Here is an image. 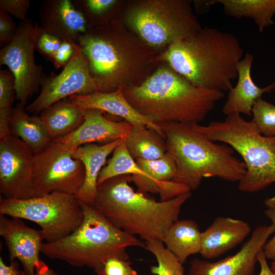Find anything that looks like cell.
<instances>
[{"label": "cell", "instance_id": "cell-13", "mask_svg": "<svg viewBox=\"0 0 275 275\" xmlns=\"http://www.w3.org/2000/svg\"><path fill=\"white\" fill-rule=\"evenodd\" d=\"M34 154L11 134L0 140V193L8 199L32 198Z\"/></svg>", "mask_w": 275, "mask_h": 275}, {"label": "cell", "instance_id": "cell-34", "mask_svg": "<svg viewBox=\"0 0 275 275\" xmlns=\"http://www.w3.org/2000/svg\"><path fill=\"white\" fill-rule=\"evenodd\" d=\"M18 26L10 15L0 10V44L4 47L10 43L17 33Z\"/></svg>", "mask_w": 275, "mask_h": 275}, {"label": "cell", "instance_id": "cell-1", "mask_svg": "<svg viewBox=\"0 0 275 275\" xmlns=\"http://www.w3.org/2000/svg\"><path fill=\"white\" fill-rule=\"evenodd\" d=\"M76 43L88 62L90 74L102 92L136 86L159 64L160 51L129 29L121 15L103 24L89 26Z\"/></svg>", "mask_w": 275, "mask_h": 275}, {"label": "cell", "instance_id": "cell-9", "mask_svg": "<svg viewBox=\"0 0 275 275\" xmlns=\"http://www.w3.org/2000/svg\"><path fill=\"white\" fill-rule=\"evenodd\" d=\"M0 214L37 224L47 242L70 235L84 219L82 209L75 196L58 192L25 200L8 199L0 195Z\"/></svg>", "mask_w": 275, "mask_h": 275}, {"label": "cell", "instance_id": "cell-37", "mask_svg": "<svg viewBox=\"0 0 275 275\" xmlns=\"http://www.w3.org/2000/svg\"><path fill=\"white\" fill-rule=\"evenodd\" d=\"M0 275H25V273L19 268V264L17 261L11 260L10 265H7L1 256Z\"/></svg>", "mask_w": 275, "mask_h": 275}, {"label": "cell", "instance_id": "cell-40", "mask_svg": "<svg viewBox=\"0 0 275 275\" xmlns=\"http://www.w3.org/2000/svg\"><path fill=\"white\" fill-rule=\"evenodd\" d=\"M264 203L267 208L275 210V194L272 197L266 199Z\"/></svg>", "mask_w": 275, "mask_h": 275}, {"label": "cell", "instance_id": "cell-23", "mask_svg": "<svg viewBox=\"0 0 275 275\" xmlns=\"http://www.w3.org/2000/svg\"><path fill=\"white\" fill-rule=\"evenodd\" d=\"M11 134L22 141L34 154L45 149L52 141L40 116H30L18 103L9 119Z\"/></svg>", "mask_w": 275, "mask_h": 275}, {"label": "cell", "instance_id": "cell-12", "mask_svg": "<svg viewBox=\"0 0 275 275\" xmlns=\"http://www.w3.org/2000/svg\"><path fill=\"white\" fill-rule=\"evenodd\" d=\"M97 91V84L89 71L88 60L77 44L70 61L59 74L51 73L43 76L39 96L25 110L36 115L61 100Z\"/></svg>", "mask_w": 275, "mask_h": 275}, {"label": "cell", "instance_id": "cell-10", "mask_svg": "<svg viewBox=\"0 0 275 275\" xmlns=\"http://www.w3.org/2000/svg\"><path fill=\"white\" fill-rule=\"evenodd\" d=\"M85 177L82 162L71 155L69 148L51 142L34 154L32 198L53 192L74 195Z\"/></svg>", "mask_w": 275, "mask_h": 275}, {"label": "cell", "instance_id": "cell-18", "mask_svg": "<svg viewBox=\"0 0 275 275\" xmlns=\"http://www.w3.org/2000/svg\"><path fill=\"white\" fill-rule=\"evenodd\" d=\"M84 109H98L120 117L133 125H142L152 129L164 138L159 126L138 112L128 101L124 87L111 92L96 91L86 95H76L69 97Z\"/></svg>", "mask_w": 275, "mask_h": 275}, {"label": "cell", "instance_id": "cell-2", "mask_svg": "<svg viewBox=\"0 0 275 275\" xmlns=\"http://www.w3.org/2000/svg\"><path fill=\"white\" fill-rule=\"evenodd\" d=\"M243 50L233 34L208 26L172 43L157 56L193 85L229 91L238 77L237 65Z\"/></svg>", "mask_w": 275, "mask_h": 275}, {"label": "cell", "instance_id": "cell-30", "mask_svg": "<svg viewBox=\"0 0 275 275\" xmlns=\"http://www.w3.org/2000/svg\"><path fill=\"white\" fill-rule=\"evenodd\" d=\"M35 49L47 60L51 61L63 40L44 29L37 23L35 24Z\"/></svg>", "mask_w": 275, "mask_h": 275}, {"label": "cell", "instance_id": "cell-35", "mask_svg": "<svg viewBox=\"0 0 275 275\" xmlns=\"http://www.w3.org/2000/svg\"><path fill=\"white\" fill-rule=\"evenodd\" d=\"M77 43L64 40L54 55L51 62L54 67L63 68L70 61L74 52Z\"/></svg>", "mask_w": 275, "mask_h": 275}, {"label": "cell", "instance_id": "cell-33", "mask_svg": "<svg viewBox=\"0 0 275 275\" xmlns=\"http://www.w3.org/2000/svg\"><path fill=\"white\" fill-rule=\"evenodd\" d=\"M30 5L29 0H1L0 10L23 21L27 18Z\"/></svg>", "mask_w": 275, "mask_h": 275}, {"label": "cell", "instance_id": "cell-31", "mask_svg": "<svg viewBox=\"0 0 275 275\" xmlns=\"http://www.w3.org/2000/svg\"><path fill=\"white\" fill-rule=\"evenodd\" d=\"M16 96V81L9 69L0 71V110L10 111Z\"/></svg>", "mask_w": 275, "mask_h": 275}, {"label": "cell", "instance_id": "cell-11", "mask_svg": "<svg viewBox=\"0 0 275 275\" xmlns=\"http://www.w3.org/2000/svg\"><path fill=\"white\" fill-rule=\"evenodd\" d=\"M35 30L32 19L20 21L12 41L0 51V64L7 66L16 81V99L25 106L41 88L45 75L43 67L35 62Z\"/></svg>", "mask_w": 275, "mask_h": 275}, {"label": "cell", "instance_id": "cell-28", "mask_svg": "<svg viewBox=\"0 0 275 275\" xmlns=\"http://www.w3.org/2000/svg\"><path fill=\"white\" fill-rule=\"evenodd\" d=\"M146 249L156 258L157 266H152L151 273L155 275H184L182 263L165 246L162 240L145 241Z\"/></svg>", "mask_w": 275, "mask_h": 275}, {"label": "cell", "instance_id": "cell-4", "mask_svg": "<svg viewBox=\"0 0 275 275\" xmlns=\"http://www.w3.org/2000/svg\"><path fill=\"white\" fill-rule=\"evenodd\" d=\"M131 175L111 178L97 186L93 206L109 223L143 240H162L170 227L178 220L182 206L190 191L170 200L157 202L129 185Z\"/></svg>", "mask_w": 275, "mask_h": 275}, {"label": "cell", "instance_id": "cell-27", "mask_svg": "<svg viewBox=\"0 0 275 275\" xmlns=\"http://www.w3.org/2000/svg\"><path fill=\"white\" fill-rule=\"evenodd\" d=\"M89 26L108 22L121 15L126 2L118 0H71Z\"/></svg>", "mask_w": 275, "mask_h": 275}, {"label": "cell", "instance_id": "cell-20", "mask_svg": "<svg viewBox=\"0 0 275 275\" xmlns=\"http://www.w3.org/2000/svg\"><path fill=\"white\" fill-rule=\"evenodd\" d=\"M124 139L98 145L85 144L75 148H69L71 155L80 160L85 167V177L81 187L74 195L80 201L93 206L96 196L97 180L107 157Z\"/></svg>", "mask_w": 275, "mask_h": 275}, {"label": "cell", "instance_id": "cell-32", "mask_svg": "<svg viewBox=\"0 0 275 275\" xmlns=\"http://www.w3.org/2000/svg\"><path fill=\"white\" fill-rule=\"evenodd\" d=\"M129 260L111 258L104 263L103 268L97 275H137Z\"/></svg>", "mask_w": 275, "mask_h": 275}, {"label": "cell", "instance_id": "cell-3", "mask_svg": "<svg viewBox=\"0 0 275 275\" xmlns=\"http://www.w3.org/2000/svg\"><path fill=\"white\" fill-rule=\"evenodd\" d=\"M124 93L138 112L156 124L198 123L225 95L193 85L163 62L140 85L124 87Z\"/></svg>", "mask_w": 275, "mask_h": 275}, {"label": "cell", "instance_id": "cell-8", "mask_svg": "<svg viewBox=\"0 0 275 275\" xmlns=\"http://www.w3.org/2000/svg\"><path fill=\"white\" fill-rule=\"evenodd\" d=\"M189 0H133L121 14L126 26L160 51L202 28Z\"/></svg>", "mask_w": 275, "mask_h": 275}, {"label": "cell", "instance_id": "cell-17", "mask_svg": "<svg viewBox=\"0 0 275 275\" xmlns=\"http://www.w3.org/2000/svg\"><path fill=\"white\" fill-rule=\"evenodd\" d=\"M40 26L63 41L76 43L88 29L83 15L71 0H44L39 11Z\"/></svg>", "mask_w": 275, "mask_h": 275}, {"label": "cell", "instance_id": "cell-41", "mask_svg": "<svg viewBox=\"0 0 275 275\" xmlns=\"http://www.w3.org/2000/svg\"><path fill=\"white\" fill-rule=\"evenodd\" d=\"M270 268L272 270V271L275 273V261H272L271 263V265H270Z\"/></svg>", "mask_w": 275, "mask_h": 275}, {"label": "cell", "instance_id": "cell-5", "mask_svg": "<svg viewBox=\"0 0 275 275\" xmlns=\"http://www.w3.org/2000/svg\"><path fill=\"white\" fill-rule=\"evenodd\" d=\"M157 124L164 135L167 152L176 164L173 181L194 190L204 178L217 177L239 182L245 174V164L234 156V149L209 140L200 130L197 123Z\"/></svg>", "mask_w": 275, "mask_h": 275}, {"label": "cell", "instance_id": "cell-22", "mask_svg": "<svg viewBox=\"0 0 275 275\" xmlns=\"http://www.w3.org/2000/svg\"><path fill=\"white\" fill-rule=\"evenodd\" d=\"M85 112V109L67 98L44 109L39 116L53 141L75 131L84 121Z\"/></svg>", "mask_w": 275, "mask_h": 275}, {"label": "cell", "instance_id": "cell-14", "mask_svg": "<svg viewBox=\"0 0 275 275\" xmlns=\"http://www.w3.org/2000/svg\"><path fill=\"white\" fill-rule=\"evenodd\" d=\"M274 232L272 224L259 226L237 253L216 262L195 258L190 263L187 275H254L257 255Z\"/></svg>", "mask_w": 275, "mask_h": 275}, {"label": "cell", "instance_id": "cell-36", "mask_svg": "<svg viewBox=\"0 0 275 275\" xmlns=\"http://www.w3.org/2000/svg\"><path fill=\"white\" fill-rule=\"evenodd\" d=\"M266 216L269 218L271 224L275 226V210L267 208L264 211ZM264 254L267 259L275 261V235L268 241H267L263 248Z\"/></svg>", "mask_w": 275, "mask_h": 275}, {"label": "cell", "instance_id": "cell-19", "mask_svg": "<svg viewBox=\"0 0 275 275\" xmlns=\"http://www.w3.org/2000/svg\"><path fill=\"white\" fill-rule=\"evenodd\" d=\"M251 231L243 220L219 216L202 232L200 254L206 259L217 258L241 243Z\"/></svg>", "mask_w": 275, "mask_h": 275}, {"label": "cell", "instance_id": "cell-24", "mask_svg": "<svg viewBox=\"0 0 275 275\" xmlns=\"http://www.w3.org/2000/svg\"><path fill=\"white\" fill-rule=\"evenodd\" d=\"M201 239L202 232L197 222L186 219L175 222L162 241L183 264L189 256L200 253Z\"/></svg>", "mask_w": 275, "mask_h": 275}, {"label": "cell", "instance_id": "cell-25", "mask_svg": "<svg viewBox=\"0 0 275 275\" xmlns=\"http://www.w3.org/2000/svg\"><path fill=\"white\" fill-rule=\"evenodd\" d=\"M212 5L220 4L227 15L237 19L251 18L260 33L274 24L275 0H211Z\"/></svg>", "mask_w": 275, "mask_h": 275}, {"label": "cell", "instance_id": "cell-29", "mask_svg": "<svg viewBox=\"0 0 275 275\" xmlns=\"http://www.w3.org/2000/svg\"><path fill=\"white\" fill-rule=\"evenodd\" d=\"M252 114V121L261 134L275 135V105L260 98L254 103Z\"/></svg>", "mask_w": 275, "mask_h": 275}, {"label": "cell", "instance_id": "cell-16", "mask_svg": "<svg viewBox=\"0 0 275 275\" xmlns=\"http://www.w3.org/2000/svg\"><path fill=\"white\" fill-rule=\"evenodd\" d=\"M103 113L98 109H86L84 121L75 131L52 142L72 149L95 142L107 144L125 139L133 125L125 120L111 121Z\"/></svg>", "mask_w": 275, "mask_h": 275}, {"label": "cell", "instance_id": "cell-15", "mask_svg": "<svg viewBox=\"0 0 275 275\" xmlns=\"http://www.w3.org/2000/svg\"><path fill=\"white\" fill-rule=\"evenodd\" d=\"M0 235L8 248L10 261L18 259L25 275H36L44 240L41 230L29 227L20 218L10 219L0 214Z\"/></svg>", "mask_w": 275, "mask_h": 275}, {"label": "cell", "instance_id": "cell-21", "mask_svg": "<svg viewBox=\"0 0 275 275\" xmlns=\"http://www.w3.org/2000/svg\"><path fill=\"white\" fill-rule=\"evenodd\" d=\"M254 56L247 52L237 65L238 80L236 86L229 91L228 98L223 107V112L242 114L250 116L255 101L263 94L271 92L275 89V82L264 88L257 86L253 81L251 71Z\"/></svg>", "mask_w": 275, "mask_h": 275}, {"label": "cell", "instance_id": "cell-26", "mask_svg": "<svg viewBox=\"0 0 275 275\" xmlns=\"http://www.w3.org/2000/svg\"><path fill=\"white\" fill-rule=\"evenodd\" d=\"M164 139L152 129L142 125H133L124 142L134 160H154L162 157L167 153Z\"/></svg>", "mask_w": 275, "mask_h": 275}, {"label": "cell", "instance_id": "cell-6", "mask_svg": "<svg viewBox=\"0 0 275 275\" xmlns=\"http://www.w3.org/2000/svg\"><path fill=\"white\" fill-rule=\"evenodd\" d=\"M79 202L84 212L80 226L60 240L43 243L41 253L73 266L92 268L98 273L109 258L128 260L127 248L146 249L145 242L113 225L93 206Z\"/></svg>", "mask_w": 275, "mask_h": 275}, {"label": "cell", "instance_id": "cell-38", "mask_svg": "<svg viewBox=\"0 0 275 275\" xmlns=\"http://www.w3.org/2000/svg\"><path fill=\"white\" fill-rule=\"evenodd\" d=\"M257 261L260 267L259 275H275V273L272 271L267 263V258L264 254L263 249L257 255Z\"/></svg>", "mask_w": 275, "mask_h": 275}, {"label": "cell", "instance_id": "cell-39", "mask_svg": "<svg viewBox=\"0 0 275 275\" xmlns=\"http://www.w3.org/2000/svg\"><path fill=\"white\" fill-rule=\"evenodd\" d=\"M36 275H59L45 262L39 260L36 265Z\"/></svg>", "mask_w": 275, "mask_h": 275}, {"label": "cell", "instance_id": "cell-7", "mask_svg": "<svg viewBox=\"0 0 275 275\" xmlns=\"http://www.w3.org/2000/svg\"><path fill=\"white\" fill-rule=\"evenodd\" d=\"M227 116L224 121L199 128L209 140L227 144L242 158L246 172L239 181V190L254 193L275 183V135L261 134L252 120H245L240 114Z\"/></svg>", "mask_w": 275, "mask_h": 275}]
</instances>
